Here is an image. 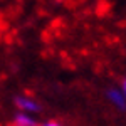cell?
<instances>
[{"label":"cell","mask_w":126,"mask_h":126,"mask_svg":"<svg viewBox=\"0 0 126 126\" xmlns=\"http://www.w3.org/2000/svg\"><path fill=\"white\" fill-rule=\"evenodd\" d=\"M15 104L19 108L20 113H29V114H34L40 109V106L32 99V97H25V96H20L15 99Z\"/></svg>","instance_id":"6da1fadb"},{"label":"cell","mask_w":126,"mask_h":126,"mask_svg":"<svg viewBox=\"0 0 126 126\" xmlns=\"http://www.w3.org/2000/svg\"><path fill=\"white\" fill-rule=\"evenodd\" d=\"M108 99H109L111 104H114L119 109H125L126 108V97L121 89H109L108 91Z\"/></svg>","instance_id":"7a4b0ae2"},{"label":"cell","mask_w":126,"mask_h":126,"mask_svg":"<svg viewBox=\"0 0 126 126\" xmlns=\"http://www.w3.org/2000/svg\"><path fill=\"white\" fill-rule=\"evenodd\" d=\"M42 126H62L61 123H56V121H47V123H44Z\"/></svg>","instance_id":"277c9868"},{"label":"cell","mask_w":126,"mask_h":126,"mask_svg":"<svg viewBox=\"0 0 126 126\" xmlns=\"http://www.w3.org/2000/svg\"><path fill=\"white\" fill-rule=\"evenodd\" d=\"M121 91H123V94H125V97H126V79L123 81V87H121Z\"/></svg>","instance_id":"5b68a950"},{"label":"cell","mask_w":126,"mask_h":126,"mask_svg":"<svg viewBox=\"0 0 126 126\" xmlns=\"http://www.w3.org/2000/svg\"><path fill=\"white\" fill-rule=\"evenodd\" d=\"M15 126H35V119L29 113H17L15 114Z\"/></svg>","instance_id":"3957f363"}]
</instances>
